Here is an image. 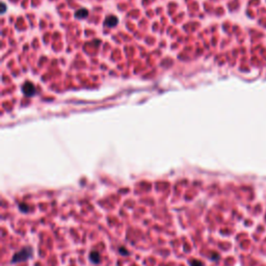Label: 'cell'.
Masks as SVG:
<instances>
[{
	"instance_id": "ba28073f",
	"label": "cell",
	"mask_w": 266,
	"mask_h": 266,
	"mask_svg": "<svg viewBox=\"0 0 266 266\" xmlns=\"http://www.w3.org/2000/svg\"><path fill=\"white\" fill-rule=\"evenodd\" d=\"M119 254H120V255H122V256H129L130 255V253L127 250L126 247H124V246H120L119 247Z\"/></svg>"
},
{
	"instance_id": "5b68a950",
	"label": "cell",
	"mask_w": 266,
	"mask_h": 266,
	"mask_svg": "<svg viewBox=\"0 0 266 266\" xmlns=\"http://www.w3.org/2000/svg\"><path fill=\"white\" fill-rule=\"evenodd\" d=\"M75 15L78 19H84V18H86L88 16V11L86 8H80V10H78L76 11Z\"/></svg>"
},
{
	"instance_id": "8992f818",
	"label": "cell",
	"mask_w": 266,
	"mask_h": 266,
	"mask_svg": "<svg viewBox=\"0 0 266 266\" xmlns=\"http://www.w3.org/2000/svg\"><path fill=\"white\" fill-rule=\"evenodd\" d=\"M18 207H19V210L21 212H24V213H27L29 211V206L26 205V204H19Z\"/></svg>"
},
{
	"instance_id": "7a4b0ae2",
	"label": "cell",
	"mask_w": 266,
	"mask_h": 266,
	"mask_svg": "<svg viewBox=\"0 0 266 266\" xmlns=\"http://www.w3.org/2000/svg\"><path fill=\"white\" fill-rule=\"evenodd\" d=\"M22 91L25 96L31 97L35 94V86L31 82H25V83L22 85Z\"/></svg>"
},
{
	"instance_id": "277c9868",
	"label": "cell",
	"mask_w": 266,
	"mask_h": 266,
	"mask_svg": "<svg viewBox=\"0 0 266 266\" xmlns=\"http://www.w3.org/2000/svg\"><path fill=\"white\" fill-rule=\"evenodd\" d=\"M117 23H119V19L116 16H108L105 19V24L108 27H114V26L117 25Z\"/></svg>"
},
{
	"instance_id": "3957f363",
	"label": "cell",
	"mask_w": 266,
	"mask_h": 266,
	"mask_svg": "<svg viewBox=\"0 0 266 266\" xmlns=\"http://www.w3.org/2000/svg\"><path fill=\"white\" fill-rule=\"evenodd\" d=\"M88 259L90 261L93 263V264L97 265L101 262V257H100V254L96 250H91V252L88 254Z\"/></svg>"
},
{
	"instance_id": "52a82bcc",
	"label": "cell",
	"mask_w": 266,
	"mask_h": 266,
	"mask_svg": "<svg viewBox=\"0 0 266 266\" xmlns=\"http://www.w3.org/2000/svg\"><path fill=\"white\" fill-rule=\"evenodd\" d=\"M189 265L190 266H205V264L200 261V260H191V261H189Z\"/></svg>"
},
{
	"instance_id": "9c48e42d",
	"label": "cell",
	"mask_w": 266,
	"mask_h": 266,
	"mask_svg": "<svg viewBox=\"0 0 266 266\" xmlns=\"http://www.w3.org/2000/svg\"><path fill=\"white\" fill-rule=\"evenodd\" d=\"M4 10H5V5L4 3H2V13H4Z\"/></svg>"
},
{
	"instance_id": "6da1fadb",
	"label": "cell",
	"mask_w": 266,
	"mask_h": 266,
	"mask_svg": "<svg viewBox=\"0 0 266 266\" xmlns=\"http://www.w3.org/2000/svg\"><path fill=\"white\" fill-rule=\"evenodd\" d=\"M32 254H33V252H32V250L30 247H24V249H22L21 250L14 254V256L11 257V263L24 262L26 260H28L29 258H31Z\"/></svg>"
}]
</instances>
